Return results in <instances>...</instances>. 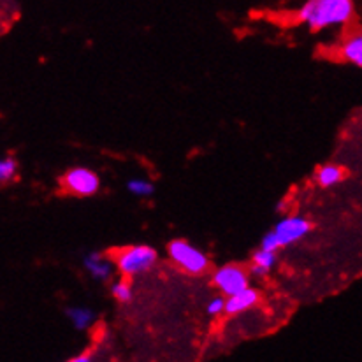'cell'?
I'll return each instance as SVG.
<instances>
[{"instance_id":"obj_1","label":"cell","mask_w":362,"mask_h":362,"mask_svg":"<svg viewBox=\"0 0 362 362\" xmlns=\"http://www.w3.org/2000/svg\"><path fill=\"white\" fill-rule=\"evenodd\" d=\"M354 4L350 0H311L299 11V20L310 25V28L343 25L352 18Z\"/></svg>"},{"instance_id":"obj_2","label":"cell","mask_w":362,"mask_h":362,"mask_svg":"<svg viewBox=\"0 0 362 362\" xmlns=\"http://www.w3.org/2000/svg\"><path fill=\"white\" fill-rule=\"evenodd\" d=\"M310 229V222H306L301 216H288V218L281 220L271 233L264 236L262 243H260V250L274 253L281 246H288L301 240V238L306 236Z\"/></svg>"},{"instance_id":"obj_3","label":"cell","mask_w":362,"mask_h":362,"mask_svg":"<svg viewBox=\"0 0 362 362\" xmlns=\"http://www.w3.org/2000/svg\"><path fill=\"white\" fill-rule=\"evenodd\" d=\"M157 262V252L151 246L137 245L125 248L117 257V266L122 274L134 276V274L144 273Z\"/></svg>"},{"instance_id":"obj_4","label":"cell","mask_w":362,"mask_h":362,"mask_svg":"<svg viewBox=\"0 0 362 362\" xmlns=\"http://www.w3.org/2000/svg\"><path fill=\"white\" fill-rule=\"evenodd\" d=\"M169 255L175 260L181 269L188 271L192 274H201L204 273L209 267V259L201 252V250L195 248L194 245H190L188 241L176 240L169 245L168 248Z\"/></svg>"},{"instance_id":"obj_5","label":"cell","mask_w":362,"mask_h":362,"mask_svg":"<svg viewBox=\"0 0 362 362\" xmlns=\"http://www.w3.org/2000/svg\"><path fill=\"white\" fill-rule=\"evenodd\" d=\"M213 284L220 288L226 296L240 294L241 291L248 288V273L240 266H223L213 274Z\"/></svg>"},{"instance_id":"obj_6","label":"cell","mask_w":362,"mask_h":362,"mask_svg":"<svg viewBox=\"0 0 362 362\" xmlns=\"http://www.w3.org/2000/svg\"><path fill=\"white\" fill-rule=\"evenodd\" d=\"M64 185L71 194L86 197V195H93L99 190L100 181L95 173H92L90 169L76 168L64 176Z\"/></svg>"},{"instance_id":"obj_7","label":"cell","mask_w":362,"mask_h":362,"mask_svg":"<svg viewBox=\"0 0 362 362\" xmlns=\"http://www.w3.org/2000/svg\"><path fill=\"white\" fill-rule=\"evenodd\" d=\"M257 301H259V294H257V291H253V288L248 287L245 288V291H241L240 294L230 296V298L226 301L223 311L229 315L241 313V311L250 310L253 304H257Z\"/></svg>"},{"instance_id":"obj_8","label":"cell","mask_w":362,"mask_h":362,"mask_svg":"<svg viewBox=\"0 0 362 362\" xmlns=\"http://www.w3.org/2000/svg\"><path fill=\"white\" fill-rule=\"evenodd\" d=\"M85 267L90 271V274H92L93 278H97V280H106V278H110L111 269H113L110 260L104 259L100 253H90L85 259Z\"/></svg>"},{"instance_id":"obj_9","label":"cell","mask_w":362,"mask_h":362,"mask_svg":"<svg viewBox=\"0 0 362 362\" xmlns=\"http://www.w3.org/2000/svg\"><path fill=\"white\" fill-rule=\"evenodd\" d=\"M252 262H253L252 266L253 273L266 274L269 273L271 267H273L274 262H276V255H274L273 252H266V250H257V252L253 253Z\"/></svg>"},{"instance_id":"obj_10","label":"cell","mask_w":362,"mask_h":362,"mask_svg":"<svg viewBox=\"0 0 362 362\" xmlns=\"http://www.w3.org/2000/svg\"><path fill=\"white\" fill-rule=\"evenodd\" d=\"M341 55L345 57L349 62H352V64L359 65L361 67L362 65V39H361V35H354V37H350L349 41L343 45Z\"/></svg>"},{"instance_id":"obj_11","label":"cell","mask_w":362,"mask_h":362,"mask_svg":"<svg viewBox=\"0 0 362 362\" xmlns=\"http://www.w3.org/2000/svg\"><path fill=\"white\" fill-rule=\"evenodd\" d=\"M317 180L322 187H332L343 180V171L338 165H324V168L318 169Z\"/></svg>"},{"instance_id":"obj_12","label":"cell","mask_w":362,"mask_h":362,"mask_svg":"<svg viewBox=\"0 0 362 362\" xmlns=\"http://www.w3.org/2000/svg\"><path fill=\"white\" fill-rule=\"evenodd\" d=\"M67 315L78 329H86L93 320V313L86 308H71L67 310Z\"/></svg>"},{"instance_id":"obj_13","label":"cell","mask_w":362,"mask_h":362,"mask_svg":"<svg viewBox=\"0 0 362 362\" xmlns=\"http://www.w3.org/2000/svg\"><path fill=\"white\" fill-rule=\"evenodd\" d=\"M18 171V164L14 158L4 157L0 158V183H6V181L13 180L14 175Z\"/></svg>"},{"instance_id":"obj_14","label":"cell","mask_w":362,"mask_h":362,"mask_svg":"<svg viewBox=\"0 0 362 362\" xmlns=\"http://www.w3.org/2000/svg\"><path fill=\"white\" fill-rule=\"evenodd\" d=\"M129 190L136 195H151L153 194V185L146 180H132L129 181Z\"/></svg>"},{"instance_id":"obj_15","label":"cell","mask_w":362,"mask_h":362,"mask_svg":"<svg viewBox=\"0 0 362 362\" xmlns=\"http://www.w3.org/2000/svg\"><path fill=\"white\" fill-rule=\"evenodd\" d=\"M113 296L120 303H127L132 299V288H130V285L125 284V281H118V284L113 285Z\"/></svg>"},{"instance_id":"obj_16","label":"cell","mask_w":362,"mask_h":362,"mask_svg":"<svg viewBox=\"0 0 362 362\" xmlns=\"http://www.w3.org/2000/svg\"><path fill=\"white\" fill-rule=\"evenodd\" d=\"M223 306H226V301H223L222 298L213 299V301H209V304H208V313H211V315L222 313Z\"/></svg>"},{"instance_id":"obj_17","label":"cell","mask_w":362,"mask_h":362,"mask_svg":"<svg viewBox=\"0 0 362 362\" xmlns=\"http://www.w3.org/2000/svg\"><path fill=\"white\" fill-rule=\"evenodd\" d=\"M67 362H92V357H90V356H78V357H74V359H71Z\"/></svg>"}]
</instances>
